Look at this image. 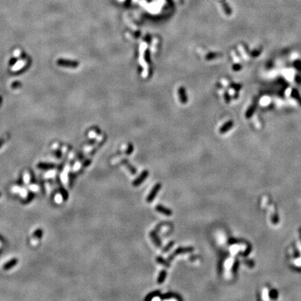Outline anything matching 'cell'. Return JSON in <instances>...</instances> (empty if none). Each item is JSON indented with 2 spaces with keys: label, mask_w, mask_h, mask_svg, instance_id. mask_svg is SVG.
<instances>
[{
  "label": "cell",
  "mask_w": 301,
  "mask_h": 301,
  "mask_svg": "<svg viewBox=\"0 0 301 301\" xmlns=\"http://www.w3.org/2000/svg\"><path fill=\"white\" fill-rule=\"evenodd\" d=\"M166 277H167V271L165 270H161L160 272L159 273V275H158V283L160 284H162L163 282H165V280L166 279Z\"/></svg>",
  "instance_id": "7c38bea8"
},
{
  "label": "cell",
  "mask_w": 301,
  "mask_h": 301,
  "mask_svg": "<svg viewBox=\"0 0 301 301\" xmlns=\"http://www.w3.org/2000/svg\"><path fill=\"white\" fill-rule=\"evenodd\" d=\"M156 261H157L158 263H160V264L164 266L165 267H167V268H169L170 266H171V265H170L169 261H167V260L165 259L164 258L162 257L161 256H158L156 257Z\"/></svg>",
  "instance_id": "9c48e42d"
},
{
  "label": "cell",
  "mask_w": 301,
  "mask_h": 301,
  "mask_svg": "<svg viewBox=\"0 0 301 301\" xmlns=\"http://www.w3.org/2000/svg\"><path fill=\"white\" fill-rule=\"evenodd\" d=\"M155 209H156V210H157L158 212L160 213L163 214V215H167V216H171V215H172V210H171V209L166 208V207H165L164 206L162 205L158 204L156 206Z\"/></svg>",
  "instance_id": "277c9868"
},
{
  "label": "cell",
  "mask_w": 301,
  "mask_h": 301,
  "mask_svg": "<svg viewBox=\"0 0 301 301\" xmlns=\"http://www.w3.org/2000/svg\"><path fill=\"white\" fill-rule=\"evenodd\" d=\"M149 172L148 170H144L138 177L136 178L135 181H132V185H133L134 187L139 186L143 182L147 179V178L149 176Z\"/></svg>",
  "instance_id": "3957f363"
},
{
  "label": "cell",
  "mask_w": 301,
  "mask_h": 301,
  "mask_svg": "<svg viewBox=\"0 0 301 301\" xmlns=\"http://www.w3.org/2000/svg\"><path fill=\"white\" fill-rule=\"evenodd\" d=\"M58 64L60 66H68V67L71 68H76L77 66L79 65L77 62H74V61H69V60H65V59H59L58 60Z\"/></svg>",
  "instance_id": "8992f818"
},
{
  "label": "cell",
  "mask_w": 301,
  "mask_h": 301,
  "mask_svg": "<svg viewBox=\"0 0 301 301\" xmlns=\"http://www.w3.org/2000/svg\"><path fill=\"white\" fill-rule=\"evenodd\" d=\"M160 295H161V293H160V291H154L151 292V293L148 294V295L147 296V297L144 298V300L149 301V300H152L154 298L158 297Z\"/></svg>",
  "instance_id": "30bf717a"
},
{
  "label": "cell",
  "mask_w": 301,
  "mask_h": 301,
  "mask_svg": "<svg viewBox=\"0 0 301 301\" xmlns=\"http://www.w3.org/2000/svg\"><path fill=\"white\" fill-rule=\"evenodd\" d=\"M174 244H175L174 241H170V242L168 243L167 245L165 247L163 248V249H162V252L163 253L167 252L169 251V250L171 249V248L174 245Z\"/></svg>",
  "instance_id": "5bb4252c"
},
{
  "label": "cell",
  "mask_w": 301,
  "mask_h": 301,
  "mask_svg": "<svg viewBox=\"0 0 301 301\" xmlns=\"http://www.w3.org/2000/svg\"><path fill=\"white\" fill-rule=\"evenodd\" d=\"M161 187H162V185H161L160 183H156V184L153 187L152 190H151V192L149 193V195H148V197H147V202L148 203H151V202L154 200L155 197L157 196L159 191L160 190Z\"/></svg>",
  "instance_id": "7a4b0ae2"
},
{
  "label": "cell",
  "mask_w": 301,
  "mask_h": 301,
  "mask_svg": "<svg viewBox=\"0 0 301 301\" xmlns=\"http://www.w3.org/2000/svg\"><path fill=\"white\" fill-rule=\"evenodd\" d=\"M124 161H125V162H124L123 163L128 167V169H129V171H130V172H131V174L132 175H135V174H137V169H135V167L132 166L131 165L129 164V162H128L126 160H124Z\"/></svg>",
  "instance_id": "4fadbf2b"
},
{
  "label": "cell",
  "mask_w": 301,
  "mask_h": 301,
  "mask_svg": "<svg viewBox=\"0 0 301 301\" xmlns=\"http://www.w3.org/2000/svg\"><path fill=\"white\" fill-rule=\"evenodd\" d=\"M194 251V248L193 247H179L177 249H176L174 250V252L172 254H171L168 257V261H171L174 259V257L176 256H177L178 254H187V253H190L193 252Z\"/></svg>",
  "instance_id": "6da1fadb"
},
{
  "label": "cell",
  "mask_w": 301,
  "mask_h": 301,
  "mask_svg": "<svg viewBox=\"0 0 301 301\" xmlns=\"http://www.w3.org/2000/svg\"><path fill=\"white\" fill-rule=\"evenodd\" d=\"M233 126V122L232 121H227V123H224L222 127L220 128V131L221 133H224L228 131L229 130H230L231 128Z\"/></svg>",
  "instance_id": "8fae6325"
},
{
  "label": "cell",
  "mask_w": 301,
  "mask_h": 301,
  "mask_svg": "<svg viewBox=\"0 0 301 301\" xmlns=\"http://www.w3.org/2000/svg\"><path fill=\"white\" fill-rule=\"evenodd\" d=\"M149 236L152 239L153 243H154L155 245L157 248H160L162 246V242H161L160 239L159 238V236H158L157 232L156 231H152L149 233Z\"/></svg>",
  "instance_id": "5b68a950"
},
{
  "label": "cell",
  "mask_w": 301,
  "mask_h": 301,
  "mask_svg": "<svg viewBox=\"0 0 301 301\" xmlns=\"http://www.w3.org/2000/svg\"><path fill=\"white\" fill-rule=\"evenodd\" d=\"M129 147L130 148L128 149V150L126 151V154H128V155L131 154V153L132 152V149H133V147H132V146L130 145V146H129Z\"/></svg>",
  "instance_id": "9a60e30c"
},
{
  "label": "cell",
  "mask_w": 301,
  "mask_h": 301,
  "mask_svg": "<svg viewBox=\"0 0 301 301\" xmlns=\"http://www.w3.org/2000/svg\"><path fill=\"white\" fill-rule=\"evenodd\" d=\"M160 298L162 300H165V299H169L171 298H174L178 300H183V298L181 297V296L179 294H177L176 293H172V292H168L165 294H162V295L160 296Z\"/></svg>",
  "instance_id": "52a82bcc"
},
{
  "label": "cell",
  "mask_w": 301,
  "mask_h": 301,
  "mask_svg": "<svg viewBox=\"0 0 301 301\" xmlns=\"http://www.w3.org/2000/svg\"><path fill=\"white\" fill-rule=\"evenodd\" d=\"M178 96H179V98H180V101L182 103H186L187 102H188V97H187V94H186V91H185V89L184 87H180L179 89H178Z\"/></svg>",
  "instance_id": "ba28073f"
}]
</instances>
